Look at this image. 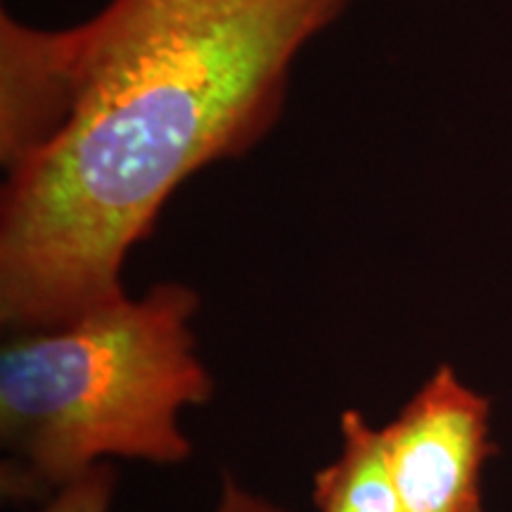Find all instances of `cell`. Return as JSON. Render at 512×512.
<instances>
[{"label":"cell","instance_id":"6da1fadb","mask_svg":"<svg viewBox=\"0 0 512 512\" xmlns=\"http://www.w3.org/2000/svg\"><path fill=\"white\" fill-rule=\"evenodd\" d=\"M351 0H112L79 27L0 17V320L53 330L126 297V256L185 178L275 124Z\"/></svg>","mask_w":512,"mask_h":512},{"label":"cell","instance_id":"7a4b0ae2","mask_svg":"<svg viewBox=\"0 0 512 512\" xmlns=\"http://www.w3.org/2000/svg\"><path fill=\"white\" fill-rule=\"evenodd\" d=\"M195 290L155 285L53 330L17 332L0 354V437L10 496L62 489L102 458H190L178 415L211 396L190 320Z\"/></svg>","mask_w":512,"mask_h":512},{"label":"cell","instance_id":"3957f363","mask_svg":"<svg viewBox=\"0 0 512 512\" xmlns=\"http://www.w3.org/2000/svg\"><path fill=\"white\" fill-rule=\"evenodd\" d=\"M403 512H484L482 475L496 453L491 401L441 363L382 427Z\"/></svg>","mask_w":512,"mask_h":512},{"label":"cell","instance_id":"277c9868","mask_svg":"<svg viewBox=\"0 0 512 512\" xmlns=\"http://www.w3.org/2000/svg\"><path fill=\"white\" fill-rule=\"evenodd\" d=\"M313 505L318 512H403L384 458L382 430L361 411L342 413V451L313 475Z\"/></svg>","mask_w":512,"mask_h":512},{"label":"cell","instance_id":"5b68a950","mask_svg":"<svg viewBox=\"0 0 512 512\" xmlns=\"http://www.w3.org/2000/svg\"><path fill=\"white\" fill-rule=\"evenodd\" d=\"M114 494V470L100 463L76 477L57 494L41 512H110Z\"/></svg>","mask_w":512,"mask_h":512},{"label":"cell","instance_id":"8992f818","mask_svg":"<svg viewBox=\"0 0 512 512\" xmlns=\"http://www.w3.org/2000/svg\"><path fill=\"white\" fill-rule=\"evenodd\" d=\"M214 512H287L266 498L252 494L245 486H240L233 477H223L219 505Z\"/></svg>","mask_w":512,"mask_h":512}]
</instances>
